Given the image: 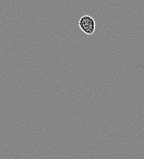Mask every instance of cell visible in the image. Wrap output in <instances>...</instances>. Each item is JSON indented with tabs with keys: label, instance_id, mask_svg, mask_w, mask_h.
Wrapping results in <instances>:
<instances>
[{
	"label": "cell",
	"instance_id": "6da1fadb",
	"mask_svg": "<svg viewBox=\"0 0 144 159\" xmlns=\"http://www.w3.org/2000/svg\"><path fill=\"white\" fill-rule=\"evenodd\" d=\"M79 25L80 28L86 34L91 35L95 31V21L90 16H82L79 20Z\"/></svg>",
	"mask_w": 144,
	"mask_h": 159
}]
</instances>
